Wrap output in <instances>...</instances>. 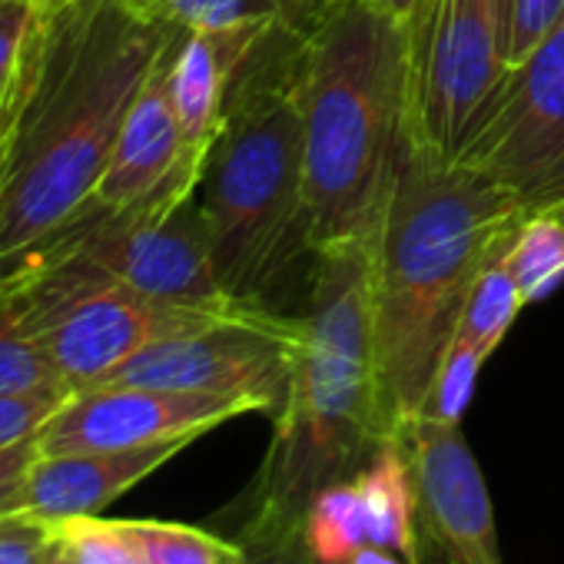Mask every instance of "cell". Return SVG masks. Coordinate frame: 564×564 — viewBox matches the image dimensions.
<instances>
[{"label": "cell", "mask_w": 564, "mask_h": 564, "mask_svg": "<svg viewBox=\"0 0 564 564\" xmlns=\"http://www.w3.org/2000/svg\"><path fill=\"white\" fill-rule=\"evenodd\" d=\"M349 564H405V561H402L399 554L379 547V544H366V547H359V551L349 557Z\"/></svg>", "instance_id": "obj_32"}, {"label": "cell", "mask_w": 564, "mask_h": 564, "mask_svg": "<svg viewBox=\"0 0 564 564\" xmlns=\"http://www.w3.org/2000/svg\"><path fill=\"white\" fill-rule=\"evenodd\" d=\"M505 265L511 269L514 282L521 286L528 303L547 300L564 282V216L554 206L531 209L508 252Z\"/></svg>", "instance_id": "obj_18"}, {"label": "cell", "mask_w": 564, "mask_h": 564, "mask_svg": "<svg viewBox=\"0 0 564 564\" xmlns=\"http://www.w3.org/2000/svg\"><path fill=\"white\" fill-rule=\"evenodd\" d=\"M51 524L57 544L77 564H140L120 521H107L100 514H77Z\"/></svg>", "instance_id": "obj_24"}, {"label": "cell", "mask_w": 564, "mask_h": 564, "mask_svg": "<svg viewBox=\"0 0 564 564\" xmlns=\"http://www.w3.org/2000/svg\"><path fill=\"white\" fill-rule=\"evenodd\" d=\"M41 18L37 0H4L0 4V104L11 94L24 47Z\"/></svg>", "instance_id": "obj_28"}, {"label": "cell", "mask_w": 564, "mask_h": 564, "mask_svg": "<svg viewBox=\"0 0 564 564\" xmlns=\"http://www.w3.org/2000/svg\"><path fill=\"white\" fill-rule=\"evenodd\" d=\"M64 386L44 349L28 333L11 293L0 286V392ZM70 389V386H67Z\"/></svg>", "instance_id": "obj_22"}, {"label": "cell", "mask_w": 564, "mask_h": 564, "mask_svg": "<svg viewBox=\"0 0 564 564\" xmlns=\"http://www.w3.org/2000/svg\"><path fill=\"white\" fill-rule=\"evenodd\" d=\"M4 286L61 382L74 392L100 386L153 343L186 336L265 303L209 313L166 306L133 293L77 252L34 246L0 269Z\"/></svg>", "instance_id": "obj_6"}, {"label": "cell", "mask_w": 564, "mask_h": 564, "mask_svg": "<svg viewBox=\"0 0 564 564\" xmlns=\"http://www.w3.org/2000/svg\"><path fill=\"white\" fill-rule=\"evenodd\" d=\"M313 256L303 346L246 491V521H306L323 488L356 478L392 442L372 343V242H339Z\"/></svg>", "instance_id": "obj_4"}, {"label": "cell", "mask_w": 564, "mask_h": 564, "mask_svg": "<svg viewBox=\"0 0 564 564\" xmlns=\"http://www.w3.org/2000/svg\"><path fill=\"white\" fill-rule=\"evenodd\" d=\"M488 359H491L488 349H481L468 336L455 333V339L448 343V349H445V356L438 362V372H435V382H432V392H429V402H425L422 415L462 425V415H465V409H468V402L475 395L478 372H481V366Z\"/></svg>", "instance_id": "obj_23"}, {"label": "cell", "mask_w": 564, "mask_h": 564, "mask_svg": "<svg viewBox=\"0 0 564 564\" xmlns=\"http://www.w3.org/2000/svg\"><path fill=\"white\" fill-rule=\"evenodd\" d=\"M279 34V31H275ZM272 34L226 31V34H180L170 64V94L183 127V140L196 153H209L232 84L252 51Z\"/></svg>", "instance_id": "obj_15"}, {"label": "cell", "mask_w": 564, "mask_h": 564, "mask_svg": "<svg viewBox=\"0 0 564 564\" xmlns=\"http://www.w3.org/2000/svg\"><path fill=\"white\" fill-rule=\"evenodd\" d=\"M37 458H41V438H28L11 448H0V518H11L14 501Z\"/></svg>", "instance_id": "obj_30"}, {"label": "cell", "mask_w": 564, "mask_h": 564, "mask_svg": "<svg viewBox=\"0 0 564 564\" xmlns=\"http://www.w3.org/2000/svg\"><path fill=\"white\" fill-rule=\"evenodd\" d=\"M303 316H282L256 306L216 326L153 343L100 386H150L173 392L249 395L269 415L286 399L303 346Z\"/></svg>", "instance_id": "obj_9"}, {"label": "cell", "mask_w": 564, "mask_h": 564, "mask_svg": "<svg viewBox=\"0 0 564 564\" xmlns=\"http://www.w3.org/2000/svg\"><path fill=\"white\" fill-rule=\"evenodd\" d=\"M120 524L140 564H242L246 557L239 541L219 538L193 524L156 518H123Z\"/></svg>", "instance_id": "obj_19"}, {"label": "cell", "mask_w": 564, "mask_h": 564, "mask_svg": "<svg viewBox=\"0 0 564 564\" xmlns=\"http://www.w3.org/2000/svg\"><path fill=\"white\" fill-rule=\"evenodd\" d=\"M196 438H173L120 452H67L41 455L14 501L11 514L61 521L77 514H100L133 485L150 478Z\"/></svg>", "instance_id": "obj_14"}, {"label": "cell", "mask_w": 564, "mask_h": 564, "mask_svg": "<svg viewBox=\"0 0 564 564\" xmlns=\"http://www.w3.org/2000/svg\"><path fill=\"white\" fill-rule=\"evenodd\" d=\"M137 18L180 34H310L333 0H120Z\"/></svg>", "instance_id": "obj_16"}, {"label": "cell", "mask_w": 564, "mask_h": 564, "mask_svg": "<svg viewBox=\"0 0 564 564\" xmlns=\"http://www.w3.org/2000/svg\"><path fill=\"white\" fill-rule=\"evenodd\" d=\"M528 209L488 176L409 153L372 236V343L392 442L425 412L438 362L478 275L498 262Z\"/></svg>", "instance_id": "obj_2"}, {"label": "cell", "mask_w": 564, "mask_h": 564, "mask_svg": "<svg viewBox=\"0 0 564 564\" xmlns=\"http://www.w3.org/2000/svg\"><path fill=\"white\" fill-rule=\"evenodd\" d=\"M236 541L246 551L242 564H319L306 541V521H242Z\"/></svg>", "instance_id": "obj_26"}, {"label": "cell", "mask_w": 564, "mask_h": 564, "mask_svg": "<svg viewBox=\"0 0 564 564\" xmlns=\"http://www.w3.org/2000/svg\"><path fill=\"white\" fill-rule=\"evenodd\" d=\"M402 28L409 143L455 163L508 74V0H422Z\"/></svg>", "instance_id": "obj_7"}, {"label": "cell", "mask_w": 564, "mask_h": 564, "mask_svg": "<svg viewBox=\"0 0 564 564\" xmlns=\"http://www.w3.org/2000/svg\"><path fill=\"white\" fill-rule=\"evenodd\" d=\"M74 395L67 386H41L24 392H0V448H11L28 438H41L44 425Z\"/></svg>", "instance_id": "obj_25"}, {"label": "cell", "mask_w": 564, "mask_h": 564, "mask_svg": "<svg viewBox=\"0 0 564 564\" xmlns=\"http://www.w3.org/2000/svg\"><path fill=\"white\" fill-rule=\"evenodd\" d=\"M47 564H77L61 544H57V538H54V551H51V557H47Z\"/></svg>", "instance_id": "obj_33"}, {"label": "cell", "mask_w": 564, "mask_h": 564, "mask_svg": "<svg viewBox=\"0 0 564 564\" xmlns=\"http://www.w3.org/2000/svg\"><path fill=\"white\" fill-rule=\"evenodd\" d=\"M564 21V0H508V70L524 64Z\"/></svg>", "instance_id": "obj_27"}, {"label": "cell", "mask_w": 564, "mask_h": 564, "mask_svg": "<svg viewBox=\"0 0 564 564\" xmlns=\"http://www.w3.org/2000/svg\"><path fill=\"white\" fill-rule=\"evenodd\" d=\"M524 306H528V300H524L521 286L514 282V275H511V269L505 265V256H501L498 262H491L478 275L475 290H471V296L465 303L458 333L495 356V349L505 343V336L511 333V326H514V319H518V313Z\"/></svg>", "instance_id": "obj_21"}, {"label": "cell", "mask_w": 564, "mask_h": 564, "mask_svg": "<svg viewBox=\"0 0 564 564\" xmlns=\"http://www.w3.org/2000/svg\"><path fill=\"white\" fill-rule=\"evenodd\" d=\"M455 163L508 189L528 213L564 196V21L505 74Z\"/></svg>", "instance_id": "obj_10"}, {"label": "cell", "mask_w": 564, "mask_h": 564, "mask_svg": "<svg viewBox=\"0 0 564 564\" xmlns=\"http://www.w3.org/2000/svg\"><path fill=\"white\" fill-rule=\"evenodd\" d=\"M265 412L249 395L173 392L150 386H90L74 392L41 432V455L120 452L199 438L239 415Z\"/></svg>", "instance_id": "obj_11"}, {"label": "cell", "mask_w": 564, "mask_h": 564, "mask_svg": "<svg viewBox=\"0 0 564 564\" xmlns=\"http://www.w3.org/2000/svg\"><path fill=\"white\" fill-rule=\"evenodd\" d=\"M37 246L77 252L133 293L166 306L209 313L246 306L223 290L213 269L196 186H180L127 209L84 206L64 229Z\"/></svg>", "instance_id": "obj_8"}, {"label": "cell", "mask_w": 564, "mask_h": 564, "mask_svg": "<svg viewBox=\"0 0 564 564\" xmlns=\"http://www.w3.org/2000/svg\"><path fill=\"white\" fill-rule=\"evenodd\" d=\"M306 163V246L372 242L412 153L405 28L362 0H333L296 44Z\"/></svg>", "instance_id": "obj_3"}, {"label": "cell", "mask_w": 564, "mask_h": 564, "mask_svg": "<svg viewBox=\"0 0 564 564\" xmlns=\"http://www.w3.org/2000/svg\"><path fill=\"white\" fill-rule=\"evenodd\" d=\"M173 34L120 0L41 8L0 104V269L94 199L127 110Z\"/></svg>", "instance_id": "obj_1"}, {"label": "cell", "mask_w": 564, "mask_h": 564, "mask_svg": "<svg viewBox=\"0 0 564 564\" xmlns=\"http://www.w3.org/2000/svg\"><path fill=\"white\" fill-rule=\"evenodd\" d=\"M306 541L319 564H349V557L369 544L362 498L356 481H336L323 488L306 511Z\"/></svg>", "instance_id": "obj_20"}, {"label": "cell", "mask_w": 564, "mask_h": 564, "mask_svg": "<svg viewBox=\"0 0 564 564\" xmlns=\"http://www.w3.org/2000/svg\"><path fill=\"white\" fill-rule=\"evenodd\" d=\"M54 551V524L11 514L0 518V564H47Z\"/></svg>", "instance_id": "obj_29"}, {"label": "cell", "mask_w": 564, "mask_h": 564, "mask_svg": "<svg viewBox=\"0 0 564 564\" xmlns=\"http://www.w3.org/2000/svg\"><path fill=\"white\" fill-rule=\"evenodd\" d=\"M0 4H4V0H0Z\"/></svg>", "instance_id": "obj_35"}, {"label": "cell", "mask_w": 564, "mask_h": 564, "mask_svg": "<svg viewBox=\"0 0 564 564\" xmlns=\"http://www.w3.org/2000/svg\"><path fill=\"white\" fill-rule=\"evenodd\" d=\"M180 34L163 47L153 70L147 74L140 94L133 97L120 137L113 143L110 163L97 183L87 206L127 209L150 203L180 186H199L209 153H196L183 140V127L170 94V64Z\"/></svg>", "instance_id": "obj_13"}, {"label": "cell", "mask_w": 564, "mask_h": 564, "mask_svg": "<svg viewBox=\"0 0 564 564\" xmlns=\"http://www.w3.org/2000/svg\"><path fill=\"white\" fill-rule=\"evenodd\" d=\"M362 498L369 544H379L399 554L405 564H422L419 557V501H415V475L405 442H386L369 458V465L352 478Z\"/></svg>", "instance_id": "obj_17"}, {"label": "cell", "mask_w": 564, "mask_h": 564, "mask_svg": "<svg viewBox=\"0 0 564 564\" xmlns=\"http://www.w3.org/2000/svg\"><path fill=\"white\" fill-rule=\"evenodd\" d=\"M70 0H37V8H44V11H57V8H67Z\"/></svg>", "instance_id": "obj_34"}, {"label": "cell", "mask_w": 564, "mask_h": 564, "mask_svg": "<svg viewBox=\"0 0 564 564\" xmlns=\"http://www.w3.org/2000/svg\"><path fill=\"white\" fill-rule=\"evenodd\" d=\"M362 4L386 14V18H392V21H399V24H405L422 8V0H362Z\"/></svg>", "instance_id": "obj_31"}, {"label": "cell", "mask_w": 564, "mask_h": 564, "mask_svg": "<svg viewBox=\"0 0 564 564\" xmlns=\"http://www.w3.org/2000/svg\"><path fill=\"white\" fill-rule=\"evenodd\" d=\"M405 445L419 521L442 564H505L491 495L462 425L419 415Z\"/></svg>", "instance_id": "obj_12"}, {"label": "cell", "mask_w": 564, "mask_h": 564, "mask_svg": "<svg viewBox=\"0 0 564 564\" xmlns=\"http://www.w3.org/2000/svg\"><path fill=\"white\" fill-rule=\"evenodd\" d=\"M296 44L279 31L252 51L196 186L213 269L239 303H262L269 282L310 252Z\"/></svg>", "instance_id": "obj_5"}]
</instances>
